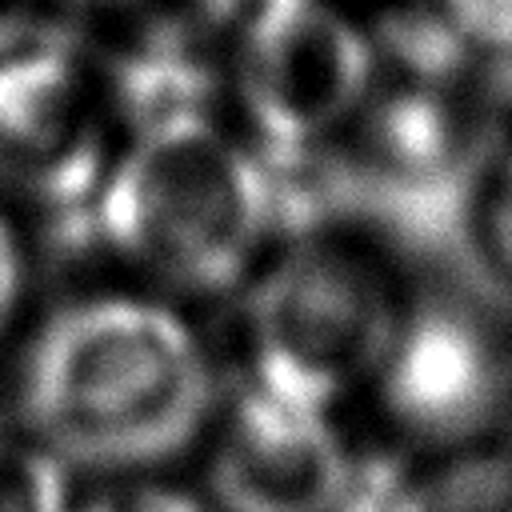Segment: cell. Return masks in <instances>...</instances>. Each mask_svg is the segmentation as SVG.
Returning a JSON list of instances; mask_svg holds the SVG:
<instances>
[{
	"label": "cell",
	"instance_id": "1",
	"mask_svg": "<svg viewBox=\"0 0 512 512\" xmlns=\"http://www.w3.org/2000/svg\"><path fill=\"white\" fill-rule=\"evenodd\" d=\"M220 412L200 332L160 296L96 292L60 304L16 372V424L68 472L148 476Z\"/></svg>",
	"mask_w": 512,
	"mask_h": 512
},
{
	"label": "cell",
	"instance_id": "2",
	"mask_svg": "<svg viewBox=\"0 0 512 512\" xmlns=\"http://www.w3.org/2000/svg\"><path fill=\"white\" fill-rule=\"evenodd\" d=\"M84 236L172 296L244 288L280 232L272 168L220 116L128 132Z\"/></svg>",
	"mask_w": 512,
	"mask_h": 512
},
{
	"label": "cell",
	"instance_id": "3",
	"mask_svg": "<svg viewBox=\"0 0 512 512\" xmlns=\"http://www.w3.org/2000/svg\"><path fill=\"white\" fill-rule=\"evenodd\" d=\"M380 76L372 24L344 0H240L220 48V120L276 172L328 160Z\"/></svg>",
	"mask_w": 512,
	"mask_h": 512
},
{
	"label": "cell",
	"instance_id": "4",
	"mask_svg": "<svg viewBox=\"0 0 512 512\" xmlns=\"http://www.w3.org/2000/svg\"><path fill=\"white\" fill-rule=\"evenodd\" d=\"M404 308L360 244L328 228L292 236L244 284V384L332 412L376 384Z\"/></svg>",
	"mask_w": 512,
	"mask_h": 512
},
{
	"label": "cell",
	"instance_id": "5",
	"mask_svg": "<svg viewBox=\"0 0 512 512\" xmlns=\"http://www.w3.org/2000/svg\"><path fill=\"white\" fill-rule=\"evenodd\" d=\"M124 136L104 68L68 32L0 60V204L80 224Z\"/></svg>",
	"mask_w": 512,
	"mask_h": 512
},
{
	"label": "cell",
	"instance_id": "6",
	"mask_svg": "<svg viewBox=\"0 0 512 512\" xmlns=\"http://www.w3.org/2000/svg\"><path fill=\"white\" fill-rule=\"evenodd\" d=\"M240 0H60L68 32L108 76L124 128L220 116V48Z\"/></svg>",
	"mask_w": 512,
	"mask_h": 512
},
{
	"label": "cell",
	"instance_id": "7",
	"mask_svg": "<svg viewBox=\"0 0 512 512\" xmlns=\"http://www.w3.org/2000/svg\"><path fill=\"white\" fill-rule=\"evenodd\" d=\"M376 392L388 420L436 452L500 440L512 420V348L460 300H420L404 308Z\"/></svg>",
	"mask_w": 512,
	"mask_h": 512
},
{
	"label": "cell",
	"instance_id": "8",
	"mask_svg": "<svg viewBox=\"0 0 512 512\" xmlns=\"http://www.w3.org/2000/svg\"><path fill=\"white\" fill-rule=\"evenodd\" d=\"M356 464L332 412L240 384L212 420L208 504L216 512H340Z\"/></svg>",
	"mask_w": 512,
	"mask_h": 512
},
{
	"label": "cell",
	"instance_id": "9",
	"mask_svg": "<svg viewBox=\"0 0 512 512\" xmlns=\"http://www.w3.org/2000/svg\"><path fill=\"white\" fill-rule=\"evenodd\" d=\"M388 512H512V432L404 468Z\"/></svg>",
	"mask_w": 512,
	"mask_h": 512
},
{
	"label": "cell",
	"instance_id": "10",
	"mask_svg": "<svg viewBox=\"0 0 512 512\" xmlns=\"http://www.w3.org/2000/svg\"><path fill=\"white\" fill-rule=\"evenodd\" d=\"M464 244L480 272L512 296V136H500L488 152L464 212Z\"/></svg>",
	"mask_w": 512,
	"mask_h": 512
},
{
	"label": "cell",
	"instance_id": "11",
	"mask_svg": "<svg viewBox=\"0 0 512 512\" xmlns=\"http://www.w3.org/2000/svg\"><path fill=\"white\" fill-rule=\"evenodd\" d=\"M424 8L468 60L512 84V0H424Z\"/></svg>",
	"mask_w": 512,
	"mask_h": 512
},
{
	"label": "cell",
	"instance_id": "12",
	"mask_svg": "<svg viewBox=\"0 0 512 512\" xmlns=\"http://www.w3.org/2000/svg\"><path fill=\"white\" fill-rule=\"evenodd\" d=\"M72 512H216V508L208 504V496H196L188 488L152 476H132V480H108Z\"/></svg>",
	"mask_w": 512,
	"mask_h": 512
},
{
	"label": "cell",
	"instance_id": "13",
	"mask_svg": "<svg viewBox=\"0 0 512 512\" xmlns=\"http://www.w3.org/2000/svg\"><path fill=\"white\" fill-rule=\"evenodd\" d=\"M24 292H28V244L8 204H0V340L20 316Z\"/></svg>",
	"mask_w": 512,
	"mask_h": 512
},
{
	"label": "cell",
	"instance_id": "14",
	"mask_svg": "<svg viewBox=\"0 0 512 512\" xmlns=\"http://www.w3.org/2000/svg\"><path fill=\"white\" fill-rule=\"evenodd\" d=\"M60 32V0H0V60Z\"/></svg>",
	"mask_w": 512,
	"mask_h": 512
},
{
	"label": "cell",
	"instance_id": "15",
	"mask_svg": "<svg viewBox=\"0 0 512 512\" xmlns=\"http://www.w3.org/2000/svg\"><path fill=\"white\" fill-rule=\"evenodd\" d=\"M344 4H352L360 16H368V12H376V8H384V4H392V0H344Z\"/></svg>",
	"mask_w": 512,
	"mask_h": 512
}]
</instances>
